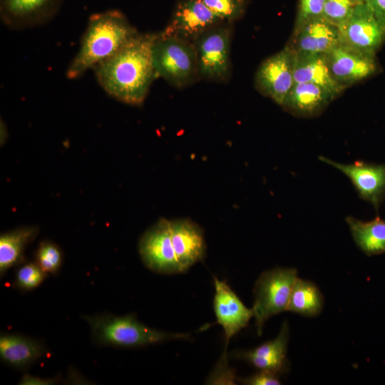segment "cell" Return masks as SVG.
<instances>
[{
  "label": "cell",
  "instance_id": "cell-17",
  "mask_svg": "<svg viewBox=\"0 0 385 385\" xmlns=\"http://www.w3.org/2000/svg\"><path fill=\"white\" fill-rule=\"evenodd\" d=\"M288 339L289 328L284 322L278 336L273 340L248 351H236L233 355L236 359L248 361L260 370H267L280 375L288 368Z\"/></svg>",
  "mask_w": 385,
  "mask_h": 385
},
{
  "label": "cell",
  "instance_id": "cell-18",
  "mask_svg": "<svg viewBox=\"0 0 385 385\" xmlns=\"http://www.w3.org/2000/svg\"><path fill=\"white\" fill-rule=\"evenodd\" d=\"M335 97L312 83H294L282 107L299 117H314L322 113Z\"/></svg>",
  "mask_w": 385,
  "mask_h": 385
},
{
  "label": "cell",
  "instance_id": "cell-1",
  "mask_svg": "<svg viewBox=\"0 0 385 385\" xmlns=\"http://www.w3.org/2000/svg\"><path fill=\"white\" fill-rule=\"evenodd\" d=\"M156 35L137 34L93 69L99 85L108 95L133 106L144 102L158 77L152 56Z\"/></svg>",
  "mask_w": 385,
  "mask_h": 385
},
{
  "label": "cell",
  "instance_id": "cell-24",
  "mask_svg": "<svg viewBox=\"0 0 385 385\" xmlns=\"http://www.w3.org/2000/svg\"><path fill=\"white\" fill-rule=\"evenodd\" d=\"M35 262L46 273L56 274L63 262L62 252L56 243L42 241L36 252Z\"/></svg>",
  "mask_w": 385,
  "mask_h": 385
},
{
  "label": "cell",
  "instance_id": "cell-13",
  "mask_svg": "<svg viewBox=\"0 0 385 385\" xmlns=\"http://www.w3.org/2000/svg\"><path fill=\"white\" fill-rule=\"evenodd\" d=\"M325 55L334 78L345 88L371 76L376 70L375 56L342 42Z\"/></svg>",
  "mask_w": 385,
  "mask_h": 385
},
{
  "label": "cell",
  "instance_id": "cell-30",
  "mask_svg": "<svg viewBox=\"0 0 385 385\" xmlns=\"http://www.w3.org/2000/svg\"><path fill=\"white\" fill-rule=\"evenodd\" d=\"M58 378H48L43 379L41 377H36L34 376H31L29 374H24L21 380L19 381V384L21 385H51L54 384L57 382Z\"/></svg>",
  "mask_w": 385,
  "mask_h": 385
},
{
  "label": "cell",
  "instance_id": "cell-9",
  "mask_svg": "<svg viewBox=\"0 0 385 385\" xmlns=\"http://www.w3.org/2000/svg\"><path fill=\"white\" fill-rule=\"evenodd\" d=\"M294 52L287 44L260 65L255 78L257 89L282 106L294 83Z\"/></svg>",
  "mask_w": 385,
  "mask_h": 385
},
{
  "label": "cell",
  "instance_id": "cell-4",
  "mask_svg": "<svg viewBox=\"0 0 385 385\" xmlns=\"http://www.w3.org/2000/svg\"><path fill=\"white\" fill-rule=\"evenodd\" d=\"M215 295L213 308L217 319L224 330L225 346L220 361L210 376V384L233 381L235 376L227 367V349L229 342L245 328L254 316L253 310L247 308L225 281L214 277Z\"/></svg>",
  "mask_w": 385,
  "mask_h": 385
},
{
  "label": "cell",
  "instance_id": "cell-21",
  "mask_svg": "<svg viewBox=\"0 0 385 385\" xmlns=\"http://www.w3.org/2000/svg\"><path fill=\"white\" fill-rule=\"evenodd\" d=\"M38 233L37 227H24L2 233L0 237L1 277L24 260V250Z\"/></svg>",
  "mask_w": 385,
  "mask_h": 385
},
{
  "label": "cell",
  "instance_id": "cell-29",
  "mask_svg": "<svg viewBox=\"0 0 385 385\" xmlns=\"http://www.w3.org/2000/svg\"><path fill=\"white\" fill-rule=\"evenodd\" d=\"M279 377V375L274 372L260 370L250 376L238 379L242 384L247 385H278L281 384Z\"/></svg>",
  "mask_w": 385,
  "mask_h": 385
},
{
  "label": "cell",
  "instance_id": "cell-28",
  "mask_svg": "<svg viewBox=\"0 0 385 385\" xmlns=\"http://www.w3.org/2000/svg\"><path fill=\"white\" fill-rule=\"evenodd\" d=\"M326 0H299L294 27L304 21L322 15Z\"/></svg>",
  "mask_w": 385,
  "mask_h": 385
},
{
  "label": "cell",
  "instance_id": "cell-7",
  "mask_svg": "<svg viewBox=\"0 0 385 385\" xmlns=\"http://www.w3.org/2000/svg\"><path fill=\"white\" fill-rule=\"evenodd\" d=\"M338 29L340 42L374 56L385 42V21L365 3L356 4Z\"/></svg>",
  "mask_w": 385,
  "mask_h": 385
},
{
  "label": "cell",
  "instance_id": "cell-16",
  "mask_svg": "<svg viewBox=\"0 0 385 385\" xmlns=\"http://www.w3.org/2000/svg\"><path fill=\"white\" fill-rule=\"evenodd\" d=\"M172 243L183 272L202 260L205 243L202 229L188 219L170 220Z\"/></svg>",
  "mask_w": 385,
  "mask_h": 385
},
{
  "label": "cell",
  "instance_id": "cell-3",
  "mask_svg": "<svg viewBox=\"0 0 385 385\" xmlns=\"http://www.w3.org/2000/svg\"><path fill=\"white\" fill-rule=\"evenodd\" d=\"M83 317L89 324L93 341L100 346L134 348L189 337L188 334L150 328L140 322L134 314L116 316L104 313Z\"/></svg>",
  "mask_w": 385,
  "mask_h": 385
},
{
  "label": "cell",
  "instance_id": "cell-12",
  "mask_svg": "<svg viewBox=\"0 0 385 385\" xmlns=\"http://www.w3.org/2000/svg\"><path fill=\"white\" fill-rule=\"evenodd\" d=\"M63 0H0L1 22L23 30L43 26L58 13Z\"/></svg>",
  "mask_w": 385,
  "mask_h": 385
},
{
  "label": "cell",
  "instance_id": "cell-20",
  "mask_svg": "<svg viewBox=\"0 0 385 385\" xmlns=\"http://www.w3.org/2000/svg\"><path fill=\"white\" fill-rule=\"evenodd\" d=\"M294 83H312L329 91L337 98L345 89L333 77L325 53H294Z\"/></svg>",
  "mask_w": 385,
  "mask_h": 385
},
{
  "label": "cell",
  "instance_id": "cell-10",
  "mask_svg": "<svg viewBox=\"0 0 385 385\" xmlns=\"http://www.w3.org/2000/svg\"><path fill=\"white\" fill-rule=\"evenodd\" d=\"M138 250L147 267L161 274L183 272L171 240L170 220L162 218L141 237Z\"/></svg>",
  "mask_w": 385,
  "mask_h": 385
},
{
  "label": "cell",
  "instance_id": "cell-25",
  "mask_svg": "<svg viewBox=\"0 0 385 385\" xmlns=\"http://www.w3.org/2000/svg\"><path fill=\"white\" fill-rule=\"evenodd\" d=\"M47 273L36 262L21 266L15 275L14 285L21 291H31L38 287L46 279Z\"/></svg>",
  "mask_w": 385,
  "mask_h": 385
},
{
  "label": "cell",
  "instance_id": "cell-11",
  "mask_svg": "<svg viewBox=\"0 0 385 385\" xmlns=\"http://www.w3.org/2000/svg\"><path fill=\"white\" fill-rule=\"evenodd\" d=\"M221 21L202 0H180L161 34L194 43Z\"/></svg>",
  "mask_w": 385,
  "mask_h": 385
},
{
  "label": "cell",
  "instance_id": "cell-23",
  "mask_svg": "<svg viewBox=\"0 0 385 385\" xmlns=\"http://www.w3.org/2000/svg\"><path fill=\"white\" fill-rule=\"evenodd\" d=\"M323 306V297L319 288L312 282L297 278L288 302L287 311L304 316L319 314Z\"/></svg>",
  "mask_w": 385,
  "mask_h": 385
},
{
  "label": "cell",
  "instance_id": "cell-22",
  "mask_svg": "<svg viewBox=\"0 0 385 385\" xmlns=\"http://www.w3.org/2000/svg\"><path fill=\"white\" fill-rule=\"evenodd\" d=\"M356 245L368 256L385 252V220L376 217L368 222L346 217Z\"/></svg>",
  "mask_w": 385,
  "mask_h": 385
},
{
  "label": "cell",
  "instance_id": "cell-8",
  "mask_svg": "<svg viewBox=\"0 0 385 385\" xmlns=\"http://www.w3.org/2000/svg\"><path fill=\"white\" fill-rule=\"evenodd\" d=\"M230 39V30L217 26L194 42L199 76L215 81H225L229 78Z\"/></svg>",
  "mask_w": 385,
  "mask_h": 385
},
{
  "label": "cell",
  "instance_id": "cell-19",
  "mask_svg": "<svg viewBox=\"0 0 385 385\" xmlns=\"http://www.w3.org/2000/svg\"><path fill=\"white\" fill-rule=\"evenodd\" d=\"M43 344L36 339L16 334L0 336V358L9 366L25 369L46 354Z\"/></svg>",
  "mask_w": 385,
  "mask_h": 385
},
{
  "label": "cell",
  "instance_id": "cell-2",
  "mask_svg": "<svg viewBox=\"0 0 385 385\" xmlns=\"http://www.w3.org/2000/svg\"><path fill=\"white\" fill-rule=\"evenodd\" d=\"M137 34L135 28L118 10L91 15L79 49L68 66L66 77L78 78L115 53Z\"/></svg>",
  "mask_w": 385,
  "mask_h": 385
},
{
  "label": "cell",
  "instance_id": "cell-15",
  "mask_svg": "<svg viewBox=\"0 0 385 385\" xmlns=\"http://www.w3.org/2000/svg\"><path fill=\"white\" fill-rule=\"evenodd\" d=\"M340 42L338 27L323 17L309 19L294 28L287 44L295 53H327Z\"/></svg>",
  "mask_w": 385,
  "mask_h": 385
},
{
  "label": "cell",
  "instance_id": "cell-14",
  "mask_svg": "<svg viewBox=\"0 0 385 385\" xmlns=\"http://www.w3.org/2000/svg\"><path fill=\"white\" fill-rule=\"evenodd\" d=\"M319 159L346 175L351 181L359 197L369 202L378 210L385 198V165L361 161L344 164L324 156H319Z\"/></svg>",
  "mask_w": 385,
  "mask_h": 385
},
{
  "label": "cell",
  "instance_id": "cell-26",
  "mask_svg": "<svg viewBox=\"0 0 385 385\" xmlns=\"http://www.w3.org/2000/svg\"><path fill=\"white\" fill-rule=\"evenodd\" d=\"M222 21H232L240 18L245 9V0H202Z\"/></svg>",
  "mask_w": 385,
  "mask_h": 385
},
{
  "label": "cell",
  "instance_id": "cell-32",
  "mask_svg": "<svg viewBox=\"0 0 385 385\" xmlns=\"http://www.w3.org/2000/svg\"><path fill=\"white\" fill-rule=\"evenodd\" d=\"M350 1L353 2L354 4L364 3V0H350Z\"/></svg>",
  "mask_w": 385,
  "mask_h": 385
},
{
  "label": "cell",
  "instance_id": "cell-31",
  "mask_svg": "<svg viewBox=\"0 0 385 385\" xmlns=\"http://www.w3.org/2000/svg\"><path fill=\"white\" fill-rule=\"evenodd\" d=\"M364 3L385 21V0H364Z\"/></svg>",
  "mask_w": 385,
  "mask_h": 385
},
{
  "label": "cell",
  "instance_id": "cell-5",
  "mask_svg": "<svg viewBox=\"0 0 385 385\" xmlns=\"http://www.w3.org/2000/svg\"><path fill=\"white\" fill-rule=\"evenodd\" d=\"M158 77L176 87L192 83L199 76L194 43L158 34L152 48Z\"/></svg>",
  "mask_w": 385,
  "mask_h": 385
},
{
  "label": "cell",
  "instance_id": "cell-27",
  "mask_svg": "<svg viewBox=\"0 0 385 385\" xmlns=\"http://www.w3.org/2000/svg\"><path fill=\"white\" fill-rule=\"evenodd\" d=\"M355 5L350 0H326L322 17L338 27L350 16Z\"/></svg>",
  "mask_w": 385,
  "mask_h": 385
},
{
  "label": "cell",
  "instance_id": "cell-6",
  "mask_svg": "<svg viewBox=\"0 0 385 385\" xmlns=\"http://www.w3.org/2000/svg\"><path fill=\"white\" fill-rule=\"evenodd\" d=\"M297 279L294 268H275L262 273L254 287L253 314L259 335L272 316L287 311L290 294Z\"/></svg>",
  "mask_w": 385,
  "mask_h": 385
}]
</instances>
